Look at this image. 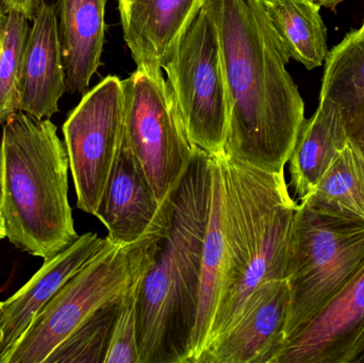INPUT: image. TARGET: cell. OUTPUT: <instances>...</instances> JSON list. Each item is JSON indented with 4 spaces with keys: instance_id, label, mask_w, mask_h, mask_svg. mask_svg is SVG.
<instances>
[{
    "instance_id": "obj_18",
    "label": "cell",
    "mask_w": 364,
    "mask_h": 363,
    "mask_svg": "<svg viewBox=\"0 0 364 363\" xmlns=\"http://www.w3.org/2000/svg\"><path fill=\"white\" fill-rule=\"evenodd\" d=\"M227 262L228 256L223 221L220 170L215 156H212L211 202L203 240L200 298L188 363H197L207 347L214 315L224 289Z\"/></svg>"
},
{
    "instance_id": "obj_2",
    "label": "cell",
    "mask_w": 364,
    "mask_h": 363,
    "mask_svg": "<svg viewBox=\"0 0 364 363\" xmlns=\"http://www.w3.org/2000/svg\"><path fill=\"white\" fill-rule=\"evenodd\" d=\"M212 156L197 147L173 197L172 226L143 277L138 306L141 363H188L200 298L211 202Z\"/></svg>"
},
{
    "instance_id": "obj_28",
    "label": "cell",
    "mask_w": 364,
    "mask_h": 363,
    "mask_svg": "<svg viewBox=\"0 0 364 363\" xmlns=\"http://www.w3.org/2000/svg\"><path fill=\"white\" fill-rule=\"evenodd\" d=\"M6 23H8V12L4 9L2 0H0V51L4 43V33H6Z\"/></svg>"
},
{
    "instance_id": "obj_17",
    "label": "cell",
    "mask_w": 364,
    "mask_h": 363,
    "mask_svg": "<svg viewBox=\"0 0 364 363\" xmlns=\"http://www.w3.org/2000/svg\"><path fill=\"white\" fill-rule=\"evenodd\" d=\"M348 142L341 107L320 98L318 110L304 121L289 159L290 185L299 202L312 193Z\"/></svg>"
},
{
    "instance_id": "obj_13",
    "label": "cell",
    "mask_w": 364,
    "mask_h": 363,
    "mask_svg": "<svg viewBox=\"0 0 364 363\" xmlns=\"http://www.w3.org/2000/svg\"><path fill=\"white\" fill-rule=\"evenodd\" d=\"M108 238L87 232L50 259L14 296L2 303L0 313V360L12 350L38 313L64 285L89 264L107 245Z\"/></svg>"
},
{
    "instance_id": "obj_29",
    "label": "cell",
    "mask_w": 364,
    "mask_h": 363,
    "mask_svg": "<svg viewBox=\"0 0 364 363\" xmlns=\"http://www.w3.org/2000/svg\"><path fill=\"white\" fill-rule=\"evenodd\" d=\"M314 4H318L321 6L331 9V11H337L338 6L346 0H310Z\"/></svg>"
},
{
    "instance_id": "obj_4",
    "label": "cell",
    "mask_w": 364,
    "mask_h": 363,
    "mask_svg": "<svg viewBox=\"0 0 364 363\" xmlns=\"http://www.w3.org/2000/svg\"><path fill=\"white\" fill-rule=\"evenodd\" d=\"M1 217L17 249L50 259L78 238L68 202V151L50 119L23 111L4 121Z\"/></svg>"
},
{
    "instance_id": "obj_24",
    "label": "cell",
    "mask_w": 364,
    "mask_h": 363,
    "mask_svg": "<svg viewBox=\"0 0 364 363\" xmlns=\"http://www.w3.org/2000/svg\"><path fill=\"white\" fill-rule=\"evenodd\" d=\"M145 274L132 283L122 298L105 363H141L138 345V306Z\"/></svg>"
},
{
    "instance_id": "obj_6",
    "label": "cell",
    "mask_w": 364,
    "mask_h": 363,
    "mask_svg": "<svg viewBox=\"0 0 364 363\" xmlns=\"http://www.w3.org/2000/svg\"><path fill=\"white\" fill-rule=\"evenodd\" d=\"M162 238L109 244L43 308L0 363H45L94 311L123 296L155 264Z\"/></svg>"
},
{
    "instance_id": "obj_1",
    "label": "cell",
    "mask_w": 364,
    "mask_h": 363,
    "mask_svg": "<svg viewBox=\"0 0 364 363\" xmlns=\"http://www.w3.org/2000/svg\"><path fill=\"white\" fill-rule=\"evenodd\" d=\"M228 92L226 157L284 170L305 121V102L262 0H214Z\"/></svg>"
},
{
    "instance_id": "obj_33",
    "label": "cell",
    "mask_w": 364,
    "mask_h": 363,
    "mask_svg": "<svg viewBox=\"0 0 364 363\" xmlns=\"http://www.w3.org/2000/svg\"><path fill=\"white\" fill-rule=\"evenodd\" d=\"M1 309H2V303H0V313H1Z\"/></svg>"
},
{
    "instance_id": "obj_5",
    "label": "cell",
    "mask_w": 364,
    "mask_h": 363,
    "mask_svg": "<svg viewBox=\"0 0 364 363\" xmlns=\"http://www.w3.org/2000/svg\"><path fill=\"white\" fill-rule=\"evenodd\" d=\"M161 67L191 142L209 155L223 153L229 104L214 0H199Z\"/></svg>"
},
{
    "instance_id": "obj_26",
    "label": "cell",
    "mask_w": 364,
    "mask_h": 363,
    "mask_svg": "<svg viewBox=\"0 0 364 363\" xmlns=\"http://www.w3.org/2000/svg\"><path fill=\"white\" fill-rule=\"evenodd\" d=\"M45 0H2L6 12L15 11L25 15L29 21L33 19L36 11Z\"/></svg>"
},
{
    "instance_id": "obj_20",
    "label": "cell",
    "mask_w": 364,
    "mask_h": 363,
    "mask_svg": "<svg viewBox=\"0 0 364 363\" xmlns=\"http://www.w3.org/2000/svg\"><path fill=\"white\" fill-rule=\"evenodd\" d=\"M301 202L322 215L364 224V157L359 149L348 142Z\"/></svg>"
},
{
    "instance_id": "obj_31",
    "label": "cell",
    "mask_w": 364,
    "mask_h": 363,
    "mask_svg": "<svg viewBox=\"0 0 364 363\" xmlns=\"http://www.w3.org/2000/svg\"><path fill=\"white\" fill-rule=\"evenodd\" d=\"M6 238V229H4V220H2L1 215H0V240Z\"/></svg>"
},
{
    "instance_id": "obj_12",
    "label": "cell",
    "mask_w": 364,
    "mask_h": 363,
    "mask_svg": "<svg viewBox=\"0 0 364 363\" xmlns=\"http://www.w3.org/2000/svg\"><path fill=\"white\" fill-rule=\"evenodd\" d=\"M364 335V266L284 343L274 363H346Z\"/></svg>"
},
{
    "instance_id": "obj_30",
    "label": "cell",
    "mask_w": 364,
    "mask_h": 363,
    "mask_svg": "<svg viewBox=\"0 0 364 363\" xmlns=\"http://www.w3.org/2000/svg\"><path fill=\"white\" fill-rule=\"evenodd\" d=\"M2 200H4V162L0 149V215H1Z\"/></svg>"
},
{
    "instance_id": "obj_10",
    "label": "cell",
    "mask_w": 364,
    "mask_h": 363,
    "mask_svg": "<svg viewBox=\"0 0 364 363\" xmlns=\"http://www.w3.org/2000/svg\"><path fill=\"white\" fill-rule=\"evenodd\" d=\"M95 217L108 229L107 238L114 244H134L151 237L164 239L170 232L173 200L162 205L158 200L125 134Z\"/></svg>"
},
{
    "instance_id": "obj_22",
    "label": "cell",
    "mask_w": 364,
    "mask_h": 363,
    "mask_svg": "<svg viewBox=\"0 0 364 363\" xmlns=\"http://www.w3.org/2000/svg\"><path fill=\"white\" fill-rule=\"evenodd\" d=\"M124 294L89 315L45 363H105Z\"/></svg>"
},
{
    "instance_id": "obj_27",
    "label": "cell",
    "mask_w": 364,
    "mask_h": 363,
    "mask_svg": "<svg viewBox=\"0 0 364 363\" xmlns=\"http://www.w3.org/2000/svg\"><path fill=\"white\" fill-rule=\"evenodd\" d=\"M346 363H364V335L353 350Z\"/></svg>"
},
{
    "instance_id": "obj_21",
    "label": "cell",
    "mask_w": 364,
    "mask_h": 363,
    "mask_svg": "<svg viewBox=\"0 0 364 363\" xmlns=\"http://www.w3.org/2000/svg\"><path fill=\"white\" fill-rule=\"evenodd\" d=\"M320 98L342 109L364 97V33L354 30L346 34L326 58Z\"/></svg>"
},
{
    "instance_id": "obj_11",
    "label": "cell",
    "mask_w": 364,
    "mask_h": 363,
    "mask_svg": "<svg viewBox=\"0 0 364 363\" xmlns=\"http://www.w3.org/2000/svg\"><path fill=\"white\" fill-rule=\"evenodd\" d=\"M289 310L287 279L261 283L235 323L208 347L197 363H274L286 343Z\"/></svg>"
},
{
    "instance_id": "obj_3",
    "label": "cell",
    "mask_w": 364,
    "mask_h": 363,
    "mask_svg": "<svg viewBox=\"0 0 364 363\" xmlns=\"http://www.w3.org/2000/svg\"><path fill=\"white\" fill-rule=\"evenodd\" d=\"M215 158L228 262L205 350L235 323L261 283L286 279L299 210L289 193L284 170L267 172L224 153Z\"/></svg>"
},
{
    "instance_id": "obj_16",
    "label": "cell",
    "mask_w": 364,
    "mask_h": 363,
    "mask_svg": "<svg viewBox=\"0 0 364 363\" xmlns=\"http://www.w3.org/2000/svg\"><path fill=\"white\" fill-rule=\"evenodd\" d=\"M108 0H57L68 91L85 94L102 65Z\"/></svg>"
},
{
    "instance_id": "obj_23",
    "label": "cell",
    "mask_w": 364,
    "mask_h": 363,
    "mask_svg": "<svg viewBox=\"0 0 364 363\" xmlns=\"http://www.w3.org/2000/svg\"><path fill=\"white\" fill-rule=\"evenodd\" d=\"M28 21L25 15L9 11L0 51V123L18 112L21 107L23 58L30 31Z\"/></svg>"
},
{
    "instance_id": "obj_19",
    "label": "cell",
    "mask_w": 364,
    "mask_h": 363,
    "mask_svg": "<svg viewBox=\"0 0 364 363\" xmlns=\"http://www.w3.org/2000/svg\"><path fill=\"white\" fill-rule=\"evenodd\" d=\"M262 6L289 57L309 70L322 66L329 50L321 6L310 0H262Z\"/></svg>"
},
{
    "instance_id": "obj_25",
    "label": "cell",
    "mask_w": 364,
    "mask_h": 363,
    "mask_svg": "<svg viewBox=\"0 0 364 363\" xmlns=\"http://www.w3.org/2000/svg\"><path fill=\"white\" fill-rule=\"evenodd\" d=\"M342 115L348 140L364 157V97L352 106L342 109Z\"/></svg>"
},
{
    "instance_id": "obj_9",
    "label": "cell",
    "mask_w": 364,
    "mask_h": 363,
    "mask_svg": "<svg viewBox=\"0 0 364 363\" xmlns=\"http://www.w3.org/2000/svg\"><path fill=\"white\" fill-rule=\"evenodd\" d=\"M125 97L117 76L85 92L63 125L77 207L95 215L123 143Z\"/></svg>"
},
{
    "instance_id": "obj_14",
    "label": "cell",
    "mask_w": 364,
    "mask_h": 363,
    "mask_svg": "<svg viewBox=\"0 0 364 363\" xmlns=\"http://www.w3.org/2000/svg\"><path fill=\"white\" fill-rule=\"evenodd\" d=\"M32 21L19 111L36 119H50L60 112V99L68 91L55 6L43 2Z\"/></svg>"
},
{
    "instance_id": "obj_8",
    "label": "cell",
    "mask_w": 364,
    "mask_h": 363,
    "mask_svg": "<svg viewBox=\"0 0 364 363\" xmlns=\"http://www.w3.org/2000/svg\"><path fill=\"white\" fill-rule=\"evenodd\" d=\"M124 134L162 205H170L197 146L184 129L162 70H136L122 80Z\"/></svg>"
},
{
    "instance_id": "obj_7",
    "label": "cell",
    "mask_w": 364,
    "mask_h": 363,
    "mask_svg": "<svg viewBox=\"0 0 364 363\" xmlns=\"http://www.w3.org/2000/svg\"><path fill=\"white\" fill-rule=\"evenodd\" d=\"M364 266V224L299 204L286 279V341L324 308Z\"/></svg>"
},
{
    "instance_id": "obj_15",
    "label": "cell",
    "mask_w": 364,
    "mask_h": 363,
    "mask_svg": "<svg viewBox=\"0 0 364 363\" xmlns=\"http://www.w3.org/2000/svg\"><path fill=\"white\" fill-rule=\"evenodd\" d=\"M124 40L136 70H162L166 51L199 0H117Z\"/></svg>"
},
{
    "instance_id": "obj_32",
    "label": "cell",
    "mask_w": 364,
    "mask_h": 363,
    "mask_svg": "<svg viewBox=\"0 0 364 363\" xmlns=\"http://www.w3.org/2000/svg\"><path fill=\"white\" fill-rule=\"evenodd\" d=\"M359 31L363 32V33H364V21H363V26H361L360 29H359Z\"/></svg>"
}]
</instances>
